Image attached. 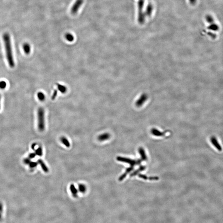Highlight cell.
<instances>
[{
	"mask_svg": "<svg viewBox=\"0 0 223 223\" xmlns=\"http://www.w3.org/2000/svg\"><path fill=\"white\" fill-rule=\"evenodd\" d=\"M3 39L5 48L6 58L10 67L13 68L15 66L13 56L12 54V48L10 36L7 33H5L3 35Z\"/></svg>",
	"mask_w": 223,
	"mask_h": 223,
	"instance_id": "1",
	"label": "cell"
},
{
	"mask_svg": "<svg viewBox=\"0 0 223 223\" xmlns=\"http://www.w3.org/2000/svg\"><path fill=\"white\" fill-rule=\"evenodd\" d=\"M38 128L41 132H43L45 129V110L43 107H39L38 110Z\"/></svg>",
	"mask_w": 223,
	"mask_h": 223,
	"instance_id": "2",
	"label": "cell"
},
{
	"mask_svg": "<svg viewBox=\"0 0 223 223\" xmlns=\"http://www.w3.org/2000/svg\"><path fill=\"white\" fill-rule=\"evenodd\" d=\"M145 0H138V20L139 23L141 25L143 24L145 20V13L143 12V8L144 7Z\"/></svg>",
	"mask_w": 223,
	"mask_h": 223,
	"instance_id": "3",
	"label": "cell"
},
{
	"mask_svg": "<svg viewBox=\"0 0 223 223\" xmlns=\"http://www.w3.org/2000/svg\"><path fill=\"white\" fill-rule=\"evenodd\" d=\"M117 159L118 161L129 164L131 165V167H133L135 165H140L141 163V162L143 161L142 159H138V160H133L127 158L119 156L117 157Z\"/></svg>",
	"mask_w": 223,
	"mask_h": 223,
	"instance_id": "4",
	"label": "cell"
},
{
	"mask_svg": "<svg viewBox=\"0 0 223 223\" xmlns=\"http://www.w3.org/2000/svg\"><path fill=\"white\" fill-rule=\"evenodd\" d=\"M83 3V0H76L71 8V12L73 15L77 14L79 8Z\"/></svg>",
	"mask_w": 223,
	"mask_h": 223,
	"instance_id": "5",
	"label": "cell"
},
{
	"mask_svg": "<svg viewBox=\"0 0 223 223\" xmlns=\"http://www.w3.org/2000/svg\"><path fill=\"white\" fill-rule=\"evenodd\" d=\"M210 141H211V143L213 144L214 147L216 148L219 151H222V148L221 145L219 144V143L218 142L217 138L214 136L211 137L210 138Z\"/></svg>",
	"mask_w": 223,
	"mask_h": 223,
	"instance_id": "6",
	"label": "cell"
},
{
	"mask_svg": "<svg viewBox=\"0 0 223 223\" xmlns=\"http://www.w3.org/2000/svg\"><path fill=\"white\" fill-rule=\"evenodd\" d=\"M110 134L108 133H105L100 135L98 137V140L100 141H104L109 140L110 139Z\"/></svg>",
	"mask_w": 223,
	"mask_h": 223,
	"instance_id": "7",
	"label": "cell"
},
{
	"mask_svg": "<svg viewBox=\"0 0 223 223\" xmlns=\"http://www.w3.org/2000/svg\"><path fill=\"white\" fill-rule=\"evenodd\" d=\"M153 7L152 4L150 3L148 5L145 12V16L150 17L152 15L153 11Z\"/></svg>",
	"mask_w": 223,
	"mask_h": 223,
	"instance_id": "8",
	"label": "cell"
},
{
	"mask_svg": "<svg viewBox=\"0 0 223 223\" xmlns=\"http://www.w3.org/2000/svg\"><path fill=\"white\" fill-rule=\"evenodd\" d=\"M37 163H38V164H39L41 166V168L42 169L43 172L45 173H48L49 172V170H48V167L47 166L45 165L44 162L41 159H39L37 161Z\"/></svg>",
	"mask_w": 223,
	"mask_h": 223,
	"instance_id": "9",
	"label": "cell"
},
{
	"mask_svg": "<svg viewBox=\"0 0 223 223\" xmlns=\"http://www.w3.org/2000/svg\"><path fill=\"white\" fill-rule=\"evenodd\" d=\"M147 99V97L146 95H144L140 97V98L139 99L138 101L136 102L137 106L138 107H140L141 105H143L144 103V102L146 101Z\"/></svg>",
	"mask_w": 223,
	"mask_h": 223,
	"instance_id": "10",
	"label": "cell"
},
{
	"mask_svg": "<svg viewBox=\"0 0 223 223\" xmlns=\"http://www.w3.org/2000/svg\"><path fill=\"white\" fill-rule=\"evenodd\" d=\"M23 49L26 54H29L31 52V46L27 43H25L23 45Z\"/></svg>",
	"mask_w": 223,
	"mask_h": 223,
	"instance_id": "11",
	"label": "cell"
},
{
	"mask_svg": "<svg viewBox=\"0 0 223 223\" xmlns=\"http://www.w3.org/2000/svg\"><path fill=\"white\" fill-rule=\"evenodd\" d=\"M70 191H71V193L72 194L73 196L74 197H76L78 192V190L75 187L74 184H71L70 185Z\"/></svg>",
	"mask_w": 223,
	"mask_h": 223,
	"instance_id": "12",
	"label": "cell"
},
{
	"mask_svg": "<svg viewBox=\"0 0 223 223\" xmlns=\"http://www.w3.org/2000/svg\"><path fill=\"white\" fill-rule=\"evenodd\" d=\"M61 142L63 144L65 145L67 148H70V143L68 139L65 137L62 136L60 138Z\"/></svg>",
	"mask_w": 223,
	"mask_h": 223,
	"instance_id": "13",
	"label": "cell"
},
{
	"mask_svg": "<svg viewBox=\"0 0 223 223\" xmlns=\"http://www.w3.org/2000/svg\"><path fill=\"white\" fill-rule=\"evenodd\" d=\"M151 133L155 136H163L165 134V132H163H163H159L158 130L156 129H152L151 130Z\"/></svg>",
	"mask_w": 223,
	"mask_h": 223,
	"instance_id": "14",
	"label": "cell"
},
{
	"mask_svg": "<svg viewBox=\"0 0 223 223\" xmlns=\"http://www.w3.org/2000/svg\"><path fill=\"white\" fill-rule=\"evenodd\" d=\"M87 186L85 184L80 183L78 185V190L80 192L84 193L87 191Z\"/></svg>",
	"mask_w": 223,
	"mask_h": 223,
	"instance_id": "15",
	"label": "cell"
},
{
	"mask_svg": "<svg viewBox=\"0 0 223 223\" xmlns=\"http://www.w3.org/2000/svg\"><path fill=\"white\" fill-rule=\"evenodd\" d=\"M139 152L141 155V159L143 161H145L147 160V158L146 156V154L145 153V151L144 149L142 148H140L139 149Z\"/></svg>",
	"mask_w": 223,
	"mask_h": 223,
	"instance_id": "16",
	"label": "cell"
},
{
	"mask_svg": "<svg viewBox=\"0 0 223 223\" xmlns=\"http://www.w3.org/2000/svg\"><path fill=\"white\" fill-rule=\"evenodd\" d=\"M57 85L58 87V89L63 94H65L67 91V87H65V86L60 84L59 83H57Z\"/></svg>",
	"mask_w": 223,
	"mask_h": 223,
	"instance_id": "17",
	"label": "cell"
},
{
	"mask_svg": "<svg viewBox=\"0 0 223 223\" xmlns=\"http://www.w3.org/2000/svg\"><path fill=\"white\" fill-rule=\"evenodd\" d=\"M65 38L69 42H72L74 40V37L72 34L70 33H67L65 34Z\"/></svg>",
	"mask_w": 223,
	"mask_h": 223,
	"instance_id": "18",
	"label": "cell"
},
{
	"mask_svg": "<svg viewBox=\"0 0 223 223\" xmlns=\"http://www.w3.org/2000/svg\"><path fill=\"white\" fill-rule=\"evenodd\" d=\"M35 154L36 155L39 157H41L43 154V149L41 146L39 147L36 150H35Z\"/></svg>",
	"mask_w": 223,
	"mask_h": 223,
	"instance_id": "19",
	"label": "cell"
},
{
	"mask_svg": "<svg viewBox=\"0 0 223 223\" xmlns=\"http://www.w3.org/2000/svg\"><path fill=\"white\" fill-rule=\"evenodd\" d=\"M37 97L38 98L39 100L41 101H43L45 100V95L43 93L41 92H39L37 94Z\"/></svg>",
	"mask_w": 223,
	"mask_h": 223,
	"instance_id": "20",
	"label": "cell"
},
{
	"mask_svg": "<svg viewBox=\"0 0 223 223\" xmlns=\"http://www.w3.org/2000/svg\"><path fill=\"white\" fill-rule=\"evenodd\" d=\"M38 165V163L36 162L31 161L29 164V167L32 169H35Z\"/></svg>",
	"mask_w": 223,
	"mask_h": 223,
	"instance_id": "21",
	"label": "cell"
},
{
	"mask_svg": "<svg viewBox=\"0 0 223 223\" xmlns=\"http://www.w3.org/2000/svg\"><path fill=\"white\" fill-rule=\"evenodd\" d=\"M145 168H146V167H145V166H141V167H140V168H139V169H138V170H137L136 171L134 172L133 174H131V176H135V175H136L137 174H138L139 172H140V171H143V170H145Z\"/></svg>",
	"mask_w": 223,
	"mask_h": 223,
	"instance_id": "22",
	"label": "cell"
},
{
	"mask_svg": "<svg viewBox=\"0 0 223 223\" xmlns=\"http://www.w3.org/2000/svg\"><path fill=\"white\" fill-rule=\"evenodd\" d=\"M7 86V83L5 81H0V89L3 90L5 89Z\"/></svg>",
	"mask_w": 223,
	"mask_h": 223,
	"instance_id": "23",
	"label": "cell"
},
{
	"mask_svg": "<svg viewBox=\"0 0 223 223\" xmlns=\"http://www.w3.org/2000/svg\"><path fill=\"white\" fill-rule=\"evenodd\" d=\"M23 163H24L25 164V165H29V163L31 162V159H30L29 158H25L24 159H23Z\"/></svg>",
	"mask_w": 223,
	"mask_h": 223,
	"instance_id": "24",
	"label": "cell"
},
{
	"mask_svg": "<svg viewBox=\"0 0 223 223\" xmlns=\"http://www.w3.org/2000/svg\"><path fill=\"white\" fill-rule=\"evenodd\" d=\"M57 94H58V90H55L53 93L52 94V100H55V99L56 98L57 96Z\"/></svg>",
	"mask_w": 223,
	"mask_h": 223,
	"instance_id": "25",
	"label": "cell"
},
{
	"mask_svg": "<svg viewBox=\"0 0 223 223\" xmlns=\"http://www.w3.org/2000/svg\"><path fill=\"white\" fill-rule=\"evenodd\" d=\"M36 155L35 153H31L29 155V158L30 159H34V158H35V157L36 156Z\"/></svg>",
	"mask_w": 223,
	"mask_h": 223,
	"instance_id": "26",
	"label": "cell"
},
{
	"mask_svg": "<svg viewBox=\"0 0 223 223\" xmlns=\"http://www.w3.org/2000/svg\"><path fill=\"white\" fill-rule=\"evenodd\" d=\"M139 177H140V178H142V179H145V180H147V179H149V178L147 177V176H145V175H142V174H139Z\"/></svg>",
	"mask_w": 223,
	"mask_h": 223,
	"instance_id": "27",
	"label": "cell"
},
{
	"mask_svg": "<svg viewBox=\"0 0 223 223\" xmlns=\"http://www.w3.org/2000/svg\"><path fill=\"white\" fill-rule=\"evenodd\" d=\"M37 144L36 143H33V144L31 145V148H32L33 150H35V148L36 147V145Z\"/></svg>",
	"mask_w": 223,
	"mask_h": 223,
	"instance_id": "28",
	"label": "cell"
},
{
	"mask_svg": "<svg viewBox=\"0 0 223 223\" xmlns=\"http://www.w3.org/2000/svg\"><path fill=\"white\" fill-rule=\"evenodd\" d=\"M3 211V205L1 202H0V212L2 213Z\"/></svg>",
	"mask_w": 223,
	"mask_h": 223,
	"instance_id": "29",
	"label": "cell"
},
{
	"mask_svg": "<svg viewBox=\"0 0 223 223\" xmlns=\"http://www.w3.org/2000/svg\"><path fill=\"white\" fill-rule=\"evenodd\" d=\"M189 2L190 3L191 5H194L196 2V0H189Z\"/></svg>",
	"mask_w": 223,
	"mask_h": 223,
	"instance_id": "30",
	"label": "cell"
},
{
	"mask_svg": "<svg viewBox=\"0 0 223 223\" xmlns=\"http://www.w3.org/2000/svg\"><path fill=\"white\" fill-rule=\"evenodd\" d=\"M1 95L0 94V110H1Z\"/></svg>",
	"mask_w": 223,
	"mask_h": 223,
	"instance_id": "31",
	"label": "cell"
},
{
	"mask_svg": "<svg viewBox=\"0 0 223 223\" xmlns=\"http://www.w3.org/2000/svg\"><path fill=\"white\" fill-rule=\"evenodd\" d=\"M2 219V215H1V213L0 212V221Z\"/></svg>",
	"mask_w": 223,
	"mask_h": 223,
	"instance_id": "32",
	"label": "cell"
}]
</instances>
